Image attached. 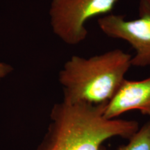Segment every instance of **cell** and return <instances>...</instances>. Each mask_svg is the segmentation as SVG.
I'll use <instances>...</instances> for the list:
<instances>
[{
    "instance_id": "obj_4",
    "label": "cell",
    "mask_w": 150,
    "mask_h": 150,
    "mask_svg": "<svg viewBox=\"0 0 150 150\" xmlns=\"http://www.w3.org/2000/svg\"><path fill=\"white\" fill-rule=\"evenodd\" d=\"M99 29L109 38L126 41L135 50L131 66H150V0H138V18L126 20L110 13L97 20Z\"/></svg>"
},
{
    "instance_id": "obj_2",
    "label": "cell",
    "mask_w": 150,
    "mask_h": 150,
    "mask_svg": "<svg viewBox=\"0 0 150 150\" xmlns=\"http://www.w3.org/2000/svg\"><path fill=\"white\" fill-rule=\"evenodd\" d=\"M132 56L119 50L89 58L72 56L60 70L63 101L91 105L106 104L120 87Z\"/></svg>"
},
{
    "instance_id": "obj_1",
    "label": "cell",
    "mask_w": 150,
    "mask_h": 150,
    "mask_svg": "<svg viewBox=\"0 0 150 150\" xmlns=\"http://www.w3.org/2000/svg\"><path fill=\"white\" fill-rule=\"evenodd\" d=\"M104 106L56 103L46 134L34 150H100L106 140L129 139L139 129L135 120L106 118Z\"/></svg>"
},
{
    "instance_id": "obj_6",
    "label": "cell",
    "mask_w": 150,
    "mask_h": 150,
    "mask_svg": "<svg viewBox=\"0 0 150 150\" xmlns=\"http://www.w3.org/2000/svg\"><path fill=\"white\" fill-rule=\"evenodd\" d=\"M128 140V143L115 150H150V119ZM100 150L108 149L102 146Z\"/></svg>"
},
{
    "instance_id": "obj_3",
    "label": "cell",
    "mask_w": 150,
    "mask_h": 150,
    "mask_svg": "<svg viewBox=\"0 0 150 150\" xmlns=\"http://www.w3.org/2000/svg\"><path fill=\"white\" fill-rule=\"evenodd\" d=\"M118 1L52 0L49 15L52 31L65 44H80L87 38L88 20L111 13Z\"/></svg>"
},
{
    "instance_id": "obj_7",
    "label": "cell",
    "mask_w": 150,
    "mask_h": 150,
    "mask_svg": "<svg viewBox=\"0 0 150 150\" xmlns=\"http://www.w3.org/2000/svg\"><path fill=\"white\" fill-rule=\"evenodd\" d=\"M12 72L13 67L11 65L0 61V81L6 77Z\"/></svg>"
},
{
    "instance_id": "obj_5",
    "label": "cell",
    "mask_w": 150,
    "mask_h": 150,
    "mask_svg": "<svg viewBox=\"0 0 150 150\" xmlns=\"http://www.w3.org/2000/svg\"><path fill=\"white\" fill-rule=\"evenodd\" d=\"M138 110L150 117V76L142 80L125 79L113 97L104 106V116L116 119L122 114Z\"/></svg>"
}]
</instances>
